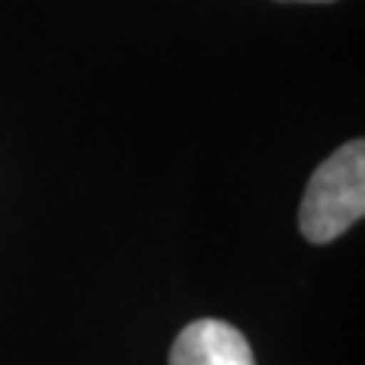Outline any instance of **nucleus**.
I'll list each match as a JSON object with an SVG mask.
<instances>
[{"mask_svg": "<svg viewBox=\"0 0 365 365\" xmlns=\"http://www.w3.org/2000/svg\"><path fill=\"white\" fill-rule=\"evenodd\" d=\"M299 4H332V0H299Z\"/></svg>", "mask_w": 365, "mask_h": 365, "instance_id": "3", "label": "nucleus"}, {"mask_svg": "<svg viewBox=\"0 0 365 365\" xmlns=\"http://www.w3.org/2000/svg\"><path fill=\"white\" fill-rule=\"evenodd\" d=\"M170 365H256L250 341L225 319H195L177 335Z\"/></svg>", "mask_w": 365, "mask_h": 365, "instance_id": "2", "label": "nucleus"}, {"mask_svg": "<svg viewBox=\"0 0 365 365\" xmlns=\"http://www.w3.org/2000/svg\"><path fill=\"white\" fill-rule=\"evenodd\" d=\"M365 213V143L350 140L319 162L307 180L299 228L304 241L332 244Z\"/></svg>", "mask_w": 365, "mask_h": 365, "instance_id": "1", "label": "nucleus"}]
</instances>
